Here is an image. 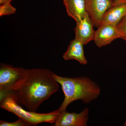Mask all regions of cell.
Here are the masks:
<instances>
[{
    "mask_svg": "<svg viewBox=\"0 0 126 126\" xmlns=\"http://www.w3.org/2000/svg\"><path fill=\"white\" fill-rule=\"evenodd\" d=\"M54 74L47 69H27L23 82L10 93L14 94L19 104L29 111L36 112L43 102L59 90V84Z\"/></svg>",
    "mask_w": 126,
    "mask_h": 126,
    "instance_id": "1",
    "label": "cell"
},
{
    "mask_svg": "<svg viewBox=\"0 0 126 126\" xmlns=\"http://www.w3.org/2000/svg\"><path fill=\"white\" fill-rule=\"evenodd\" d=\"M54 77L64 94V99L59 108L60 111L66 110L70 103L78 100L86 104L91 103L101 94L99 85L88 77H62L55 73Z\"/></svg>",
    "mask_w": 126,
    "mask_h": 126,
    "instance_id": "2",
    "label": "cell"
},
{
    "mask_svg": "<svg viewBox=\"0 0 126 126\" xmlns=\"http://www.w3.org/2000/svg\"><path fill=\"white\" fill-rule=\"evenodd\" d=\"M0 97L1 108L14 113L30 126H36L43 123L54 124L60 113L59 109L47 113H38L25 110L20 106L11 93L0 94Z\"/></svg>",
    "mask_w": 126,
    "mask_h": 126,
    "instance_id": "3",
    "label": "cell"
},
{
    "mask_svg": "<svg viewBox=\"0 0 126 126\" xmlns=\"http://www.w3.org/2000/svg\"><path fill=\"white\" fill-rule=\"evenodd\" d=\"M27 69L1 63L0 65V94L16 90L27 74Z\"/></svg>",
    "mask_w": 126,
    "mask_h": 126,
    "instance_id": "4",
    "label": "cell"
},
{
    "mask_svg": "<svg viewBox=\"0 0 126 126\" xmlns=\"http://www.w3.org/2000/svg\"><path fill=\"white\" fill-rule=\"evenodd\" d=\"M86 12L94 27H99L106 11L112 7L114 0H84Z\"/></svg>",
    "mask_w": 126,
    "mask_h": 126,
    "instance_id": "5",
    "label": "cell"
},
{
    "mask_svg": "<svg viewBox=\"0 0 126 126\" xmlns=\"http://www.w3.org/2000/svg\"><path fill=\"white\" fill-rule=\"evenodd\" d=\"M89 110L85 108L79 113L60 111L54 126H86L89 119Z\"/></svg>",
    "mask_w": 126,
    "mask_h": 126,
    "instance_id": "6",
    "label": "cell"
},
{
    "mask_svg": "<svg viewBox=\"0 0 126 126\" xmlns=\"http://www.w3.org/2000/svg\"><path fill=\"white\" fill-rule=\"evenodd\" d=\"M120 36L116 26L110 25H101L95 31L94 41L99 48L106 46L112 43Z\"/></svg>",
    "mask_w": 126,
    "mask_h": 126,
    "instance_id": "7",
    "label": "cell"
},
{
    "mask_svg": "<svg viewBox=\"0 0 126 126\" xmlns=\"http://www.w3.org/2000/svg\"><path fill=\"white\" fill-rule=\"evenodd\" d=\"M75 28V38L78 39L84 45L94 40L95 31L91 19L88 14L81 20L76 22Z\"/></svg>",
    "mask_w": 126,
    "mask_h": 126,
    "instance_id": "8",
    "label": "cell"
},
{
    "mask_svg": "<svg viewBox=\"0 0 126 126\" xmlns=\"http://www.w3.org/2000/svg\"><path fill=\"white\" fill-rule=\"evenodd\" d=\"M84 44L78 39L75 38L70 41L67 49L63 55L65 60H74L81 64L86 65L88 61L84 55Z\"/></svg>",
    "mask_w": 126,
    "mask_h": 126,
    "instance_id": "9",
    "label": "cell"
},
{
    "mask_svg": "<svg viewBox=\"0 0 126 126\" xmlns=\"http://www.w3.org/2000/svg\"><path fill=\"white\" fill-rule=\"evenodd\" d=\"M126 16V3L123 2L113 6L104 15L101 25H110L117 26Z\"/></svg>",
    "mask_w": 126,
    "mask_h": 126,
    "instance_id": "10",
    "label": "cell"
},
{
    "mask_svg": "<svg viewBox=\"0 0 126 126\" xmlns=\"http://www.w3.org/2000/svg\"><path fill=\"white\" fill-rule=\"evenodd\" d=\"M68 16L76 22L83 19L87 14L84 0H63Z\"/></svg>",
    "mask_w": 126,
    "mask_h": 126,
    "instance_id": "11",
    "label": "cell"
},
{
    "mask_svg": "<svg viewBox=\"0 0 126 126\" xmlns=\"http://www.w3.org/2000/svg\"><path fill=\"white\" fill-rule=\"evenodd\" d=\"M16 9L13 7L10 2H6L0 5V16L9 15L15 13Z\"/></svg>",
    "mask_w": 126,
    "mask_h": 126,
    "instance_id": "12",
    "label": "cell"
},
{
    "mask_svg": "<svg viewBox=\"0 0 126 126\" xmlns=\"http://www.w3.org/2000/svg\"><path fill=\"white\" fill-rule=\"evenodd\" d=\"M120 38L126 41V16L116 26Z\"/></svg>",
    "mask_w": 126,
    "mask_h": 126,
    "instance_id": "13",
    "label": "cell"
},
{
    "mask_svg": "<svg viewBox=\"0 0 126 126\" xmlns=\"http://www.w3.org/2000/svg\"><path fill=\"white\" fill-rule=\"evenodd\" d=\"M27 123L23 119L19 118L16 121L9 122L5 121L3 120L0 121V126H29Z\"/></svg>",
    "mask_w": 126,
    "mask_h": 126,
    "instance_id": "14",
    "label": "cell"
},
{
    "mask_svg": "<svg viewBox=\"0 0 126 126\" xmlns=\"http://www.w3.org/2000/svg\"><path fill=\"white\" fill-rule=\"evenodd\" d=\"M124 2V0H114L113 6L116 5Z\"/></svg>",
    "mask_w": 126,
    "mask_h": 126,
    "instance_id": "15",
    "label": "cell"
},
{
    "mask_svg": "<svg viewBox=\"0 0 126 126\" xmlns=\"http://www.w3.org/2000/svg\"><path fill=\"white\" fill-rule=\"evenodd\" d=\"M124 126H126V121H125V122H124Z\"/></svg>",
    "mask_w": 126,
    "mask_h": 126,
    "instance_id": "16",
    "label": "cell"
},
{
    "mask_svg": "<svg viewBox=\"0 0 126 126\" xmlns=\"http://www.w3.org/2000/svg\"><path fill=\"white\" fill-rule=\"evenodd\" d=\"M124 2H125L126 3V0H124Z\"/></svg>",
    "mask_w": 126,
    "mask_h": 126,
    "instance_id": "17",
    "label": "cell"
}]
</instances>
